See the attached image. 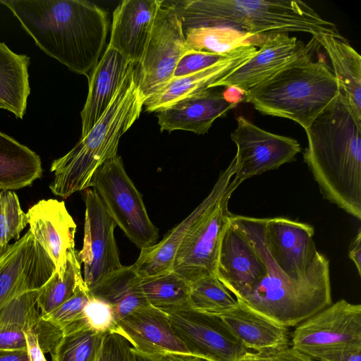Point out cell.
Masks as SVG:
<instances>
[{"mask_svg": "<svg viewBox=\"0 0 361 361\" xmlns=\"http://www.w3.org/2000/svg\"><path fill=\"white\" fill-rule=\"evenodd\" d=\"M0 350H27L25 331L12 326H0Z\"/></svg>", "mask_w": 361, "mask_h": 361, "instance_id": "obj_39", "label": "cell"}, {"mask_svg": "<svg viewBox=\"0 0 361 361\" xmlns=\"http://www.w3.org/2000/svg\"><path fill=\"white\" fill-rule=\"evenodd\" d=\"M27 339V350L30 361H47L44 353L39 344L38 338L33 329H29L25 331Z\"/></svg>", "mask_w": 361, "mask_h": 361, "instance_id": "obj_41", "label": "cell"}, {"mask_svg": "<svg viewBox=\"0 0 361 361\" xmlns=\"http://www.w3.org/2000/svg\"><path fill=\"white\" fill-rule=\"evenodd\" d=\"M267 274L264 259L243 230L229 219L221 237L216 277L238 300Z\"/></svg>", "mask_w": 361, "mask_h": 361, "instance_id": "obj_17", "label": "cell"}, {"mask_svg": "<svg viewBox=\"0 0 361 361\" xmlns=\"http://www.w3.org/2000/svg\"><path fill=\"white\" fill-rule=\"evenodd\" d=\"M55 271L54 262L28 230L0 257V312L13 299L39 290Z\"/></svg>", "mask_w": 361, "mask_h": 361, "instance_id": "obj_15", "label": "cell"}, {"mask_svg": "<svg viewBox=\"0 0 361 361\" xmlns=\"http://www.w3.org/2000/svg\"><path fill=\"white\" fill-rule=\"evenodd\" d=\"M133 66L98 121L68 153L53 161L49 185L56 196L67 198L88 189L98 169L117 156L121 137L139 118L145 99L136 85Z\"/></svg>", "mask_w": 361, "mask_h": 361, "instance_id": "obj_5", "label": "cell"}, {"mask_svg": "<svg viewBox=\"0 0 361 361\" xmlns=\"http://www.w3.org/2000/svg\"><path fill=\"white\" fill-rule=\"evenodd\" d=\"M106 334L84 329L64 334L50 352L52 361H96Z\"/></svg>", "mask_w": 361, "mask_h": 361, "instance_id": "obj_33", "label": "cell"}, {"mask_svg": "<svg viewBox=\"0 0 361 361\" xmlns=\"http://www.w3.org/2000/svg\"><path fill=\"white\" fill-rule=\"evenodd\" d=\"M134 361H160L159 355H152L141 352L132 347Z\"/></svg>", "mask_w": 361, "mask_h": 361, "instance_id": "obj_46", "label": "cell"}, {"mask_svg": "<svg viewBox=\"0 0 361 361\" xmlns=\"http://www.w3.org/2000/svg\"><path fill=\"white\" fill-rule=\"evenodd\" d=\"M160 361H209L197 355L188 353H166L159 355Z\"/></svg>", "mask_w": 361, "mask_h": 361, "instance_id": "obj_45", "label": "cell"}, {"mask_svg": "<svg viewBox=\"0 0 361 361\" xmlns=\"http://www.w3.org/2000/svg\"><path fill=\"white\" fill-rule=\"evenodd\" d=\"M133 66L120 53L107 46L88 77L89 91L80 113L81 137L88 133L103 115Z\"/></svg>", "mask_w": 361, "mask_h": 361, "instance_id": "obj_23", "label": "cell"}, {"mask_svg": "<svg viewBox=\"0 0 361 361\" xmlns=\"http://www.w3.org/2000/svg\"><path fill=\"white\" fill-rule=\"evenodd\" d=\"M229 219L243 230L267 268V275L238 301L288 328L297 326L332 303L329 261L324 255L303 278L288 277L267 253L262 218L231 213Z\"/></svg>", "mask_w": 361, "mask_h": 361, "instance_id": "obj_4", "label": "cell"}, {"mask_svg": "<svg viewBox=\"0 0 361 361\" xmlns=\"http://www.w3.org/2000/svg\"><path fill=\"white\" fill-rule=\"evenodd\" d=\"M349 258L354 262L359 276L361 275V231L358 232L355 237L352 240L349 250Z\"/></svg>", "mask_w": 361, "mask_h": 361, "instance_id": "obj_43", "label": "cell"}, {"mask_svg": "<svg viewBox=\"0 0 361 361\" xmlns=\"http://www.w3.org/2000/svg\"><path fill=\"white\" fill-rule=\"evenodd\" d=\"M303 154L323 198L361 219V123L341 88L305 129Z\"/></svg>", "mask_w": 361, "mask_h": 361, "instance_id": "obj_2", "label": "cell"}, {"mask_svg": "<svg viewBox=\"0 0 361 361\" xmlns=\"http://www.w3.org/2000/svg\"><path fill=\"white\" fill-rule=\"evenodd\" d=\"M0 361H30L27 350H0Z\"/></svg>", "mask_w": 361, "mask_h": 361, "instance_id": "obj_44", "label": "cell"}, {"mask_svg": "<svg viewBox=\"0 0 361 361\" xmlns=\"http://www.w3.org/2000/svg\"><path fill=\"white\" fill-rule=\"evenodd\" d=\"M236 121L237 128L231 138L237 147L233 180L238 185L255 176L295 161L301 152L295 139L263 130L243 116H238Z\"/></svg>", "mask_w": 361, "mask_h": 361, "instance_id": "obj_11", "label": "cell"}, {"mask_svg": "<svg viewBox=\"0 0 361 361\" xmlns=\"http://www.w3.org/2000/svg\"><path fill=\"white\" fill-rule=\"evenodd\" d=\"M235 159L222 171L212 190V201L188 231L175 255L172 271L191 283L214 275L222 232L228 223V201L239 186L233 180Z\"/></svg>", "mask_w": 361, "mask_h": 361, "instance_id": "obj_7", "label": "cell"}, {"mask_svg": "<svg viewBox=\"0 0 361 361\" xmlns=\"http://www.w3.org/2000/svg\"><path fill=\"white\" fill-rule=\"evenodd\" d=\"M317 39L305 44L288 33L269 35L247 61L213 86L234 89L243 94L267 80L301 55L317 48Z\"/></svg>", "mask_w": 361, "mask_h": 361, "instance_id": "obj_16", "label": "cell"}, {"mask_svg": "<svg viewBox=\"0 0 361 361\" xmlns=\"http://www.w3.org/2000/svg\"><path fill=\"white\" fill-rule=\"evenodd\" d=\"M96 361H134L132 346L119 332H109Z\"/></svg>", "mask_w": 361, "mask_h": 361, "instance_id": "obj_38", "label": "cell"}, {"mask_svg": "<svg viewBox=\"0 0 361 361\" xmlns=\"http://www.w3.org/2000/svg\"><path fill=\"white\" fill-rule=\"evenodd\" d=\"M315 51L245 92L241 102L252 104L263 115L288 118L307 128L341 88L325 59L313 60Z\"/></svg>", "mask_w": 361, "mask_h": 361, "instance_id": "obj_6", "label": "cell"}, {"mask_svg": "<svg viewBox=\"0 0 361 361\" xmlns=\"http://www.w3.org/2000/svg\"><path fill=\"white\" fill-rule=\"evenodd\" d=\"M249 355L254 361H312V359L302 354L291 346L273 353L259 354L251 352Z\"/></svg>", "mask_w": 361, "mask_h": 361, "instance_id": "obj_40", "label": "cell"}, {"mask_svg": "<svg viewBox=\"0 0 361 361\" xmlns=\"http://www.w3.org/2000/svg\"><path fill=\"white\" fill-rule=\"evenodd\" d=\"M89 293L110 305L118 322L136 310L151 305L142 291L141 278L133 265L123 266L111 273L90 289Z\"/></svg>", "mask_w": 361, "mask_h": 361, "instance_id": "obj_26", "label": "cell"}, {"mask_svg": "<svg viewBox=\"0 0 361 361\" xmlns=\"http://www.w3.org/2000/svg\"><path fill=\"white\" fill-rule=\"evenodd\" d=\"M3 254H4V252H1V251H0V257H1V256Z\"/></svg>", "mask_w": 361, "mask_h": 361, "instance_id": "obj_49", "label": "cell"}, {"mask_svg": "<svg viewBox=\"0 0 361 361\" xmlns=\"http://www.w3.org/2000/svg\"><path fill=\"white\" fill-rule=\"evenodd\" d=\"M108 213L128 237L141 250L157 242L159 230L147 212L142 195L127 174L122 159L106 161L91 183Z\"/></svg>", "mask_w": 361, "mask_h": 361, "instance_id": "obj_8", "label": "cell"}, {"mask_svg": "<svg viewBox=\"0 0 361 361\" xmlns=\"http://www.w3.org/2000/svg\"><path fill=\"white\" fill-rule=\"evenodd\" d=\"M192 50L226 55L247 45L260 47L268 37L255 35L225 27H202L183 31Z\"/></svg>", "mask_w": 361, "mask_h": 361, "instance_id": "obj_29", "label": "cell"}, {"mask_svg": "<svg viewBox=\"0 0 361 361\" xmlns=\"http://www.w3.org/2000/svg\"><path fill=\"white\" fill-rule=\"evenodd\" d=\"M190 307L198 312L221 317L238 305V301L214 275L190 283Z\"/></svg>", "mask_w": 361, "mask_h": 361, "instance_id": "obj_32", "label": "cell"}, {"mask_svg": "<svg viewBox=\"0 0 361 361\" xmlns=\"http://www.w3.org/2000/svg\"><path fill=\"white\" fill-rule=\"evenodd\" d=\"M27 224V214L21 209L16 193L0 190V251L4 252L11 240H19Z\"/></svg>", "mask_w": 361, "mask_h": 361, "instance_id": "obj_35", "label": "cell"}, {"mask_svg": "<svg viewBox=\"0 0 361 361\" xmlns=\"http://www.w3.org/2000/svg\"><path fill=\"white\" fill-rule=\"evenodd\" d=\"M90 299L89 290L83 284L61 305L48 314L40 317L59 328L63 335L90 329L84 317V309Z\"/></svg>", "mask_w": 361, "mask_h": 361, "instance_id": "obj_34", "label": "cell"}, {"mask_svg": "<svg viewBox=\"0 0 361 361\" xmlns=\"http://www.w3.org/2000/svg\"><path fill=\"white\" fill-rule=\"evenodd\" d=\"M249 354L238 361H254L252 358L249 355Z\"/></svg>", "mask_w": 361, "mask_h": 361, "instance_id": "obj_47", "label": "cell"}, {"mask_svg": "<svg viewBox=\"0 0 361 361\" xmlns=\"http://www.w3.org/2000/svg\"><path fill=\"white\" fill-rule=\"evenodd\" d=\"M188 46L180 21L169 1L158 9L142 56L135 66L134 78L144 99L161 90L172 78Z\"/></svg>", "mask_w": 361, "mask_h": 361, "instance_id": "obj_10", "label": "cell"}, {"mask_svg": "<svg viewBox=\"0 0 361 361\" xmlns=\"http://www.w3.org/2000/svg\"><path fill=\"white\" fill-rule=\"evenodd\" d=\"M115 331L121 334L133 348L147 354H191L175 334L166 314L152 305L120 319Z\"/></svg>", "mask_w": 361, "mask_h": 361, "instance_id": "obj_21", "label": "cell"}, {"mask_svg": "<svg viewBox=\"0 0 361 361\" xmlns=\"http://www.w3.org/2000/svg\"><path fill=\"white\" fill-rule=\"evenodd\" d=\"M319 361H361V349L330 353L317 359Z\"/></svg>", "mask_w": 361, "mask_h": 361, "instance_id": "obj_42", "label": "cell"}, {"mask_svg": "<svg viewBox=\"0 0 361 361\" xmlns=\"http://www.w3.org/2000/svg\"><path fill=\"white\" fill-rule=\"evenodd\" d=\"M83 245L78 257L83 264V280L90 290L122 265L114 236L116 226L95 190L87 189Z\"/></svg>", "mask_w": 361, "mask_h": 361, "instance_id": "obj_13", "label": "cell"}, {"mask_svg": "<svg viewBox=\"0 0 361 361\" xmlns=\"http://www.w3.org/2000/svg\"><path fill=\"white\" fill-rule=\"evenodd\" d=\"M232 52L220 55L190 49L178 61L173 78L183 77L210 67L227 58Z\"/></svg>", "mask_w": 361, "mask_h": 361, "instance_id": "obj_37", "label": "cell"}, {"mask_svg": "<svg viewBox=\"0 0 361 361\" xmlns=\"http://www.w3.org/2000/svg\"><path fill=\"white\" fill-rule=\"evenodd\" d=\"M314 227L284 217L262 218V237L271 261L288 277L305 276L323 257L313 240Z\"/></svg>", "mask_w": 361, "mask_h": 361, "instance_id": "obj_14", "label": "cell"}, {"mask_svg": "<svg viewBox=\"0 0 361 361\" xmlns=\"http://www.w3.org/2000/svg\"><path fill=\"white\" fill-rule=\"evenodd\" d=\"M183 30L225 27L267 37L290 32L325 34L347 41L336 25L299 0H182L169 1Z\"/></svg>", "mask_w": 361, "mask_h": 361, "instance_id": "obj_3", "label": "cell"}, {"mask_svg": "<svg viewBox=\"0 0 361 361\" xmlns=\"http://www.w3.org/2000/svg\"><path fill=\"white\" fill-rule=\"evenodd\" d=\"M190 353L209 361H238L252 351L233 335L221 317L190 307L164 312Z\"/></svg>", "mask_w": 361, "mask_h": 361, "instance_id": "obj_12", "label": "cell"}, {"mask_svg": "<svg viewBox=\"0 0 361 361\" xmlns=\"http://www.w3.org/2000/svg\"><path fill=\"white\" fill-rule=\"evenodd\" d=\"M290 346L312 358L361 349V305L344 299L331 303L295 326Z\"/></svg>", "mask_w": 361, "mask_h": 361, "instance_id": "obj_9", "label": "cell"}, {"mask_svg": "<svg viewBox=\"0 0 361 361\" xmlns=\"http://www.w3.org/2000/svg\"><path fill=\"white\" fill-rule=\"evenodd\" d=\"M45 54L89 77L108 32L106 11L82 0H0Z\"/></svg>", "mask_w": 361, "mask_h": 361, "instance_id": "obj_1", "label": "cell"}, {"mask_svg": "<svg viewBox=\"0 0 361 361\" xmlns=\"http://www.w3.org/2000/svg\"><path fill=\"white\" fill-rule=\"evenodd\" d=\"M0 109L7 110L6 106L0 101Z\"/></svg>", "mask_w": 361, "mask_h": 361, "instance_id": "obj_48", "label": "cell"}, {"mask_svg": "<svg viewBox=\"0 0 361 361\" xmlns=\"http://www.w3.org/2000/svg\"><path fill=\"white\" fill-rule=\"evenodd\" d=\"M162 0H124L115 8L110 47L135 66L140 61Z\"/></svg>", "mask_w": 361, "mask_h": 361, "instance_id": "obj_20", "label": "cell"}, {"mask_svg": "<svg viewBox=\"0 0 361 361\" xmlns=\"http://www.w3.org/2000/svg\"><path fill=\"white\" fill-rule=\"evenodd\" d=\"M83 284L81 263L74 248L67 253L65 270L61 274L55 271L38 290L37 305L40 316L44 317L59 307Z\"/></svg>", "mask_w": 361, "mask_h": 361, "instance_id": "obj_30", "label": "cell"}, {"mask_svg": "<svg viewBox=\"0 0 361 361\" xmlns=\"http://www.w3.org/2000/svg\"><path fill=\"white\" fill-rule=\"evenodd\" d=\"M221 317L243 345L253 353H273L290 346L289 328L239 301L234 310Z\"/></svg>", "mask_w": 361, "mask_h": 361, "instance_id": "obj_24", "label": "cell"}, {"mask_svg": "<svg viewBox=\"0 0 361 361\" xmlns=\"http://www.w3.org/2000/svg\"><path fill=\"white\" fill-rule=\"evenodd\" d=\"M327 53L333 72L343 90L352 112L361 123V56L348 41L322 34L314 37Z\"/></svg>", "mask_w": 361, "mask_h": 361, "instance_id": "obj_25", "label": "cell"}, {"mask_svg": "<svg viewBox=\"0 0 361 361\" xmlns=\"http://www.w3.org/2000/svg\"><path fill=\"white\" fill-rule=\"evenodd\" d=\"M141 286L148 302L163 312L190 307V283L173 271L141 278Z\"/></svg>", "mask_w": 361, "mask_h": 361, "instance_id": "obj_31", "label": "cell"}, {"mask_svg": "<svg viewBox=\"0 0 361 361\" xmlns=\"http://www.w3.org/2000/svg\"><path fill=\"white\" fill-rule=\"evenodd\" d=\"M42 172L39 155L0 131V190L30 186L41 178Z\"/></svg>", "mask_w": 361, "mask_h": 361, "instance_id": "obj_27", "label": "cell"}, {"mask_svg": "<svg viewBox=\"0 0 361 361\" xmlns=\"http://www.w3.org/2000/svg\"><path fill=\"white\" fill-rule=\"evenodd\" d=\"M238 102L225 93L208 89L155 111L161 132L185 130L207 133L215 120L226 116Z\"/></svg>", "mask_w": 361, "mask_h": 361, "instance_id": "obj_19", "label": "cell"}, {"mask_svg": "<svg viewBox=\"0 0 361 361\" xmlns=\"http://www.w3.org/2000/svg\"><path fill=\"white\" fill-rule=\"evenodd\" d=\"M257 51V47L252 44L242 47L210 67L172 78L161 90L145 99L143 107L146 111L155 112L180 99L212 89L217 81L250 59Z\"/></svg>", "mask_w": 361, "mask_h": 361, "instance_id": "obj_22", "label": "cell"}, {"mask_svg": "<svg viewBox=\"0 0 361 361\" xmlns=\"http://www.w3.org/2000/svg\"><path fill=\"white\" fill-rule=\"evenodd\" d=\"M30 231L54 262L56 271L66 267L67 253L75 248L77 226L63 201L42 200L27 212Z\"/></svg>", "mask_w": 361, "mask_h": 361, "instance_id": "obj_18", "label": "cell"}, {"mask_svg": "<svg viewBox=\"0 0 361 361\" xmlns=\"http://www.w3.org/2000/svg\"><path fill=\"white\" fill-rule=\"evenodd\" d=\"M29 56L18 54L0 42V101L16 118L25 114L30 94Z\"/></svg>", "mask_w": 361, "mask_h": 361, "instance_id": "obj_28", "label": "cell"}, {"mask_svg": "<svg viewBox=\"0 0 361 361\" xmlns=\"http://www.w3.org/2000/svg\"><path fill=\"white\" fill-rule=\"evenodd\" d=\"M84 317L90 329L107 334L117 329V319L113 308L105 301L90 296L84 309Z\"/></svg>", "mask_w": 361, "mask_h": 361, "instance_id": "obj_36", "label": "cell"}]
</instances>
